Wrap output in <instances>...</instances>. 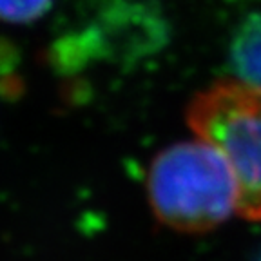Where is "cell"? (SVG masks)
<instances>
[{"label": "cell", "instance_id": "1", "mask_svg": "<svg viewBox=\"0 0 261 261\" xmlns=\"http://www.w3.org/2000/svg\"><path fill=\"white\" fill-rule=\"evenodd\" d=\"M156 216L169 227L201 232L238 211L240 187L227 156L207 140L167 147L147 178Z\"/></svg>", "mask_w": 261, "mask_h": 261}, {"label": "cell", "instance_id": "3", "mask_svg": "<svg viewBox=\"0 0 261 261\" xmlns=\"http://www.w3.org/2000/svg\"><path fill=\"white\" fill-rule=\"evenodd\" d=\"M230 67L236 80L261 89V2L236 25L230 42Z\"/></svg>", "mask_w": 261, "mask_h": 261}, {"label": "cell", "instance_id": "2", "mask_svg": "<svg viewBox=\"0 0 261 261\" xmlns=\"http://www.w3.org/2000/svg\"><path fill=\"white\" fill-rule=\"evenodd\" d=\"M189 123L232 165L238 212L261 220V89L240 80L218 82L194 98Z\"/></svg>", "mask_w": 261, "mask_h": 261}, {"label": "cell", "instance_id": "4", "mask_svg": "<svg viewBox=\"0 0 261 261\" xmlns=\"http://www.w3.org/2000/svg\"><path fill=\"white\" fill-rule=\"evenodd\" d=\"M53 0H0V20L28 24L40 18Z\"/></svg>", "mask_w": 261, "mask_h": 261}]
</instances>
